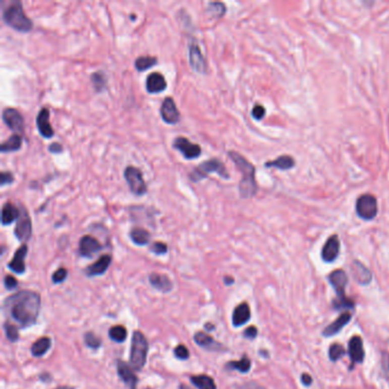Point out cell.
Segmentation results:
<instances>
[{
    "mask_svg": "<svg viewBox=\"0 0 389 389\" xmlns=\"http://www.w3.org/2000/svg\"><path fill=\"white\" fill-rule=\"evenodd\" d=\"M41 299L37 292L24 290L12 295L5 301V309L13 320L22 327H28L36 323Z\"/></svg>",
    "mask_w": 389,
    "mask_h": 389,
    "instance_id": "6da1fadb",
    "label": "cell"
},
{
    "mask_svg": "<svg viewBox=\"0 0 389 389\" xmlns=\"http://www.w3.org/2000/svg\"><path fill=\"white\" fill-rule=\"evenodd\" d=\"M227 154H229L230 159L237 165V168L242 173V179L239 185L240 196L242 199H250L252 196H255L258 191V185L255 177L256 169L253 167V164L235 151H230Z\"/></svg>",
    "mask_w": 389,
    "mask_h": 389,
    "instance_id": "7a4b0ae2",
    "label": "cell"
},
{
    "mask_svg": "<svg viewBox=\"0 0 389 389\" xmlns=\"http://www.w3.org/2000/svg\"><path fill=\"white\" fill-rule=\"evenodd\" d=\"M3 20L8 27L19 32H29L33 28V22L24 14L21 2L3 3Z\"/></svg>",
    "mask_w": 389,
    "mask_h": 389,
    "instance_id": "3957f363",
    "label": "cell"
},
{
    "mask_svg": "<svg viewBox=\"0 0 389 389\" xmlns=\"http://www.w3.org/2000/svg\"><path fill=\"white\" fill-rule=\"evenodd\" d=\"M329 282L334 288L337 298L332 301L335 309H344V308H354V301L348 299L345 289L348 283V276L345 270L336 269L329 275Z\"/></svg>",
    "mask_w": 389,
    "mask_h": 389,
    "instance_id": "277c9868",
    "label": "cell"
},
{
    "mask_svg": "<svg viewBox=\"0 0 389 389\" xmlns=\"http://www.w3.org/2000/svg\"><path fill=\"white\" fill-rule=\"evenodd\" d=\"M148 352L147 339L141 331H135L132 339V349H130V364L134 370L141 371L146 363Z\"/></svg>",
    "mask_w": 389,
    "mask_h": 389,
    "instance_id": "5b68a950",
    "label": "cell"
},
{
    "mask_svg": "<svg viewBox=\"0 0 389 389\" xmlns=\"http://www.w3.org/2000/svg\"><path fill=\"white\" fill-rule=\"evenodd\" d=\"M215 173L218 176H220L224 179H229L230 178V174L227 172V169L225 167V164L223 163V161L219 159H210L207 161H203L199 167L194 168L193 172L190 174V178L193 181L194 183H198L200 181H202L205 177L208 176L209 174Z\"/></svg>",
    "mask_w": 389,
    "mask_h": 389,
    "instance_id": "8992f818",
    "label": "cell"
},
{
    "mask_svg": "<svg viewBox=\"0 0 389 389\" xmlns=\"http://www.w3.org/2000/svg\"><path fill=\"white\" fill-rule=\"evenodd\" d=\"M356 212L362 219L372 220L378 215V202L372 194H363L356 201Z\"/></svg>",
    "mask_w": 389,
    "mask_h": 389,
    "instance_id": "52a82bcc",
    "label": "cell"
},
{
    "mask_svg": "<svg viewBox=\"0 0 389 389\" xmlns=\"http://www.w3.org/2000/svg\"><path fill=\"white\" fill-rule=\"evenodd\" d=\"M124 176L126 182L128 183L130 191H132L135 195L142 196L146 194L147 186L145 182H144L143 174L141 170L136 167H133V165H128V167L125 169Z\"/></svg>",
    "mask_w": 389,
    "mask_h": 389,
    "instance_id": "ba28073f",
    "label": "cell"
},
{
    "mask_svg": "<svg viewBox=\"0 0 389 389\" xmlns=\"http://www.w3.org/2000/svg\"><path fill=\"white\" fill-rule=\"evenodd\" d=\"M173 147L181 152L183 156L187 160L199 158L201 155V152H202L200 145L195 143H192L185 137H177L173 142Z\"/></svg>",
    "mask_w": 389,
    "mask_h": 389,
    "instance_id": "9c48e42d",
    "label": "cell"
},
{
    "mask_svg": "<svg viewBox=\"0 0 389 389\" xmlns=\"http://www.w3.org/2000/svg\"><path fill=\"white\" fill-rule=\"evenodd\" d=\"M14 234L17 240H20L21 242H25L31 238L32 234V223L31 218H30L28 211L25 209H22L19 219H17V224L15 226Z\"/></svg>",
    "mask_w": 389,
    "mask_h": 389,
    "instance_id": "30bf717a",
    "label": "cell"
},
{
    "mask_svg": "<svg viewBox=\"0 0 389 389\" xmlns=\"http://www.w3.org/2000/svg\"><path fill=\"white\" fill-rule=\"evenodd\" d=\"M189 61L191 69L198 73H207L208 65L205 58L201 51L200 47L195 42H191L189 46Z\"/></svg>",
    "mask_w": 389,
    "mask_h": 389,
    "instance_id": "8fae6325",
    "label": "cell"
},
{
    "mask_svg": "<svg viewBox=\"0 0 389 389\" xmlns=\"http://www.w3.org/2000/svg\"><path fill=\"white\" fill-rule=\"evenodd\" d=\"M3 121L8 128L13 132L23 133L24 132V118L21 113L13 107H6L3 111Z\"/></svg>",
    "mask_w": 389,
    "mask_h": 389,
    "instance_id": "7c38bea8",
    "label": "cell"
},
{
    "mask_svg": "<svg viewBox=\"0 0 389 389\" xmlns=\"http://www.w3.org/2000/svg\"><path fill=\"white\" fill-rule=\"evenodd\" d=\"M160 115L162 120L168 125H175L181 120V113H179L176 103L174 98L165 97L160 107Z\"/></svg>",
    "mask_w": 389,
    "mask_h": 389,
    "instance_id": "4fadbf2b",
    "label": "cell"
},
{
    "mask_svg": "<svg viewBox=\"0 0 389 389\" xmlns=\"http://www.w3.org/2000/svg\"><path fill=\"white\" fill-rule=\"evenodd\" d=\"M348 354L351 357V366L349 369H353L355 364H360L364 361V347H363V340L360 336H354L348 343Z\"/></svg>",
    "mask_w": 389,
    "mask_h": 389,
    "instance_id": "5bb4252c",
    "label": "cell"
},
{
    "mask_svg": "<svg viewBox=\"0 0 389 389\" xmlns=\"http://www.w3.org/2000/svg\"><path fill=\"white\" fill-rule=\"evenodd\" d=\"M340 252V241L338 235H331L322 248L321 257L325 263H332L337 259Z\"/></svg>",
    "mask_w": 389,
    "mask_h": 389,
    "instance_id": "9a60e30c",
    "label": "cell"
},
{
    "mask_svg": "<svg viewBox=\"0 0 389 389\" xmlns=\"http://www.w3.org/2000/svg\"><path fill=\"white\" fill-rule=\"evenodd\" d=\"M37 128L39 134L45 138H51L54 136V130L51 128V125L49 122V110L47 107H42L39 111L37 119H36Z\"/></svg>",
    "mask_w": 389,
    "mask_h": 389,
    "instance_id": "2e32d148",
    "label": "cell"
},
{
    "mask_svg": "<svg viewBox=\"0 0 389 389\" xmlns=\"http://www.w3.org/2000/svg\"><path fill=\"white\" fill-rule=\"evenodd\" d=\"M102 246L97 239H95L91 235H85L80 239L79 242V253L82 257L90 258L93 257L95 253H97Z\"/></svg>",
    "mask_w": 389,
    "mask_h": 389,
    "instance_id": "e0dca14e",
    "label": "cell"
},
{
    "mask_svg": "<svg viewBox=\"0 0 389 389\" xmlns=\"http://www.w3.org/2000/svg\"><path fill=\"white\" fill-rule=\"evenodd\" d=\"M351 270L354 280L358 284H361V286H369L371 281H372V273H371V270L358 260L353 261Z\"/></svg>",
    "mask_w": 389,
    "mask_h": 389,
    "instance_id": "ac0fdd59",
    "label": "cell"
},
{
    "mask_svg": "<svg viewBox=\"0 0 389 389\" xmlns=\"http://www.w3.org/2000/svg\"><path fill=\"white\" fill-rule=\"evenodd\" d=\"M117 370L118 375H119L122 381L128 386L129 389H137L138 379L128 364H126V363L122 361H118Z\"/></svg>",
    "mask_w": 389,
    "mask_h": 389,
    "instance_id": "d6986e66",
    "label": "cell"
},
{
    "mask_svg": "<svg viewBox=\"0 0 389 389\" xmlns=\"http://www.w3.org/2000/svg\"><path fill=\"white\" fill-rule=\"evenodd\" d=\"M167 88V81L160 72H153L146 78V90L150 94H158Z\"/></svg>",
    "mask_w": 389,
    "mask_h": 389,
    "instance_id": "ffe728a7",
    "label": "cell"
},
{
    "mask_svg": "<svg viewBox=\"0 0 389 389\" xmlns=\"http://www.w3.org/2000/svg\"><path fill=\"white\" fill-rule=\"evenodd\" d=\"M352 320V315L348 312L343 313L342 315H339V317L337 318L335 322H332L331 324L327 325L324 330H323L322 335L329 338V337L338 335L340 331H342L345 326H346L349 322Z\"/></svg>",
    "mask_w": 389,
    "mask_h": 389,
    "instance_id": "44dd1931",
    "label": "cell"
},
{
    "mask_svg": "<svg viewBox=\"0 0 389 389\" xmlns=\"http://www.w3.org/2000/svg\"><path fill=\"white\" fill-rule=\"evenodd\" d=\"M28 253V246L22 244V246L17 249L14 257L10 264H8V268L12 269L13 272L17 274H23L25 272V256Z\"/></svg>",
    "mask_w": 389,
    "mask_h": 389,
    "instance_id": "7402d4cb",
    "label": "cell"
},
{
    "mask_svg": "<svg viewBox=\"0 0 389 389\" xmlns=\"http://www.w3.org/2000/svg\"><path fill=\"white\" fill-rule=\"evenodd\" d=\"M110 265H111V256L103 255L98 258L97 261H95L94 264H91L86 268V274L88 275V276H98V275H102L105 273Z\"/></svg>",
    "mask_w": 389,
    "mask_h": 389,
    "instance_id": "603a6c76",
    "label": "cell"
},
{
    "mask_svg": "<svg viewBox=\"0 0 389 389\" xmlns=\"http://www.w3.org/2000/svg\"><path fill=\"white\" fill-rule=\"evenodd\" d=\"M194 342L198 346L207 349V351H220V349H224V347L219 343H217L211 336L205 335L203 332H196L194 336Z\"/></svg>",
    "mask_w": 389,
    "mask_h": 389,
    "instance_id": "cb8c5ba5",
    "label": "cell"
},
{
    "mask_svg": "<svg viewBox=\"0 0 389 389\" xmlns=\"http://www.w3.org/2000/svg\"><path fill=\"white\" fill-rule=\"evenodd\" d=\"M251 317L250 307L247 303L240 304L237 308L234 309L233 316H232V322H233L234 326H241L249 322Z\"/></svg>",
    "mask_w": 389,
    "mask_h": 389,
    "instance_id": "d4e9b609",
    "label": "cell"
},
{
    "mask_svg": "<svg viewBox=\"0 0 389 389\" xmlns=\"http://www.w3.org/2000/svg\"><path fill=\"white\" fill-rule=\"evenodd\" d=\"M20 213H21V210H19V208L8 201V202H6L3 205V210H2L3 225H10L14 220L19 219Z\"/></svg>",
    "mask_w": 389,
    "mask_h": 389,
    "instance_id": "484cf974",
    "label": "cell"
},
{
    "mask_svg": "<svg viewBox=\"0 0 389 389\" xmlns=\"http://www.w3.org/2000/svg\"><path fill=\"white\" fill-rule=\"evenodd\" d=\"M150 283L152 284L153 288H155L156 290H160L162 292H169L173 289V283L168 276H165L163 274L159 273H152L150 275Z\"/></svg>",
    "mask_w": 389,
    "mask_h": 389,
    "instance_id": "4316f807",
    "label": "cell"
},
{
    "mask_svg": "<svg viewBox=\"0 0 389 389\" xmlns=\"http://www.w3.org/2000/svg\"><path fill=\"white\" fill-rule=\"evenodd\" d=\"M296 165V161L290 155H282L280 158L275 159L273 161H267L265 163L266 168H277L281 170H288L294 168Z\"/></svg>",
    "mask_w": 389,
    "mask_h": 389,
    "instance_id": "83f0119b",
    "label": "cell"
},
{
    "mask_svg": "<svg viewBox=\"0 0 389 389\" xmlns=\"http://www.w3.org/2000/svg\"><path fill=\"white\" fill-rule=\"evenodd\" d=\"M129 237L132 239V241L135 244H137V246H146V244L150 242L151 234L148 233L146 230L141 229V227H135V229L130 231Z\"/></svg>",
    "mask_w": 389,
    "mask_h": 389,
    "instance_id": "f1b7e54d",
    "label": "cell"
},
{
    "mask_svg": "<svg viewBox=\"0 0 389 389\" xmlns=\"http://www.w3.org/2000/svg\"><path fill=\"white\" fill-rule=\"evenodd\" d=\"M22 143H23V138L20 135H13L5 142L2 143L0 145V151L2 153H8V152H15L19 151L22 147Z\"/></svg>",
    "mask_w": 389,
    "mask_h": 389,
    "instance_id": "f546056e",
    "label": "cell"
},
{
    "mask_svg": "<svg viewBox=\"0 0 389 389\" xmlns=\"http://www.w3.org/2000/svg\"><path fill=\"white\" fill-rule=\"evenodd\" d=\"M51 347V340L48 337H42V338L38 339L36 343L32 345L31 347V353L33 356L40 357L42 355L49 351V348Z\"/></svg>",
    "mask_w": 389,
    "mask_h": 389,
    "instance_id": "4dcf8cb0",
    "label": "cell"
},
{
    "mask_svg": "<svg viewBox=\"0 0 389 389\" xmlns=\"http://www.w3.org/2000/svg\"><path fill=\"white\" fill-rule=\"evenodd\" d=\"M191 382L199 389H217L213 379L205 374L193 375V377H191Z\"/></svg>",
    "mask_w": 389,
    "mask_h": 389,
    "instance_id": "1f68e13d",
    "label": "cell"
},
{
    "mask_svg": "<svg viewBox=\"0 0 389 389\" xmlns=\"http://www.w3.org/2000/svg\"><path fill=\"white\" fill-rule=\"evenodd\" d=\"M90 79H91V82H93L94 88L96 89L97 93H99V91H103L104 89L106 88L107 78H106L105 74H104V72H102V71L94 72L90 76Z\"/></svg>",
    "mask_w": 389,
    "mask_h": 389,
    "instance_id": "d6a6232c",
    "label": "cell"
},
{
    "mask_svg": "<svg viewBox=\"0 0 389 389\" xmlns=\"http://www.w3.org/2000/svg\"><path fill=\"white\" fill-rule=\"evenodd\" d=\"M156 62H158V59L154 58V56H141V58H138L135 61V68H136L139 72H142L154 67Z\"/></svg>",
    "mask_w": 389,
    "mask_h": 389,
    "instance_id": "836d02e7",
    "label": "cell"
},
{
    "mask_svg": "<svg viewBox=\"0 0 389 389\" xmlns=\"http://www.w3.org/2000/svg\"><path fill=\"white\" fill-rule=\"evenodd\" d=\"M226 368L230 369V370H238L242 373H247V372H249V370H250V368H251V362L248 357H243L242 360H240V361L230 362L229 364L226 365Z\"/></svg>",
    "mask_w": 389,
    "mask_h": 389,
    "instance_id": "e575fe53",
    "label": "cell"
},
{
    "mask_svg": "<svg viewBox=\"0 0 389 389\" xmlns=\"http://www.w3.org/2000/svg\"><path fill=\"white\" fill-rule=\"evenodd\" d=\"M108 336L112 340H115L117 343H122L125 342L127 338V330L125 326L122 325H116L113 326L108 331Z\"/></svg>",
    "mask_w": 389,
    "mask_h": 389,
    "instance_id": "d590c367",
    "label": "cell"
},
{
    "mask_svg": "<svg viewBox=\"0 0 389 389\" xmlns=\"http://www.w3.org/2000/svg\"><path fill=\"white\" fill-rule=\"evenodd\" d=\"M208 11L210 12L212 16H215L216 19H220V17L226 13V7L223 3L215 2V3H209L208 4Z\"/></svg>",
    "mask_w": 389,
    "mask_h": 389,
    "instance_id": "8d00e7d4",
    "label": "cell"
},
{
    "mask_svg": "<svg viewBox=\"0 0 389 389\" xmlns=\"http://www.w3.org/2000/svg\"><path fill=\"white\" fill-rule=\"evenodd\" d=\"M346 352H345V348L343 347V345L340 344H334L331 345L329 348V358L332 362H337L340 360Z\"/></svg>",
    "mask_w": 389,
    "mask_h": 389,
    "instance_id": "74e56055",
    "label": "cell"
},
{
    "mask_svg": "<svg viewBox=\"0 0 389 389\" xmlns=\"http://www.w3.org/2000/svg\"><path fill=\"white\" fill-rule=\"evenodd\" d=\"M4 329H5L6 337H7V339L10 340V342L15 343V342H17V340H19V338H20L19 330H17V327L15 325L11 324V323H5V326H4Z\"/></svg>",
    "mask_w": 389,
    "mask_h": 389,
    "instance_id": "f35d334b",
    "label": "cell"
},
{
    "mask_svg": "<svg viewBox=\"0 0 389 389\" xmlns=\"http://www.w3.org/2000/svg\"><path fill=\"white\" fill-rule=\"evenodd\" d=\"M85 343L87 346L93 349H97L100 345H102L100 339L95 334H93V332H87L85 335Z\"/></svg>",
    "mask_w": 389,
    "mask_h": 389,
    "instance_id": "ab89813d",
    "label": "cell"
},
{
    "mask_svg": "<svg viewBox=\"0 0 389 389\" xmlns=\"http://www.w3.org/2000/svg\"><path fill=\"white\" fill-rule=\"evenodd\" d=\"M381 370L384 379L389 382V353L382 352L381 354Z\"/></svg>",
    "mask_w": 389,
    "mask_h": 389,
    "instance_id": "60d3db41",
    "label": "cell"
},
{
    "mask_svg": "<svg viewBox=\"0 0 389 389\" xmlns=\"http://www.w3.org/2000/svg\"><path fill=\"white\" fill-rule=\"evenodd\" d=\"M174 353H175V356L183 361H185L190 357L189 349H187V347L184 346V345H178V346L174 349Z\"/></svg>",
    "mask_w": 389,
    "mask_h": 389,
    "instance_id": "b9f144b4",
    "label": "cell"
},
{
    "mask_svg": "<svg viewBox=\"0 0 389 389\" xmlns=\"http://www.w3.org/2000/svg\"><path fill=\"white\" fill-rule=\"evenodd\" d=\"M265 115H266V110L263 105H260V104H256V105L253 106L251 111V116L253 117V119L261 120L265 117Z\"/></svg>",
    "mask_w": 389,
    "mask_h": 389,
    "instance_id": "7bdbcfd3",
    "label": "cell"
},
{
    "mask_svg": "<svg viewBox=\"0 0 389 389\" xmlns=\"http://www.w3.org/2000/svg\"><path fill=\"white\" fill-rule=\"evenodd\" d=\"M168 250L167 244L163 242H154L151 246V251L154 252L155 255H164Z\"/></svg>",
    "mask_w": 389,
    "mask_h": 389,
    "instance_id": "ee69618b",
    "label": "cell"
},
{
    "mask_svg": "<svg viewBox=\"0 0 389 389\" xmlns=\"http://www.w3.org/2000/svg\"><path fill=\"white\" fill-rule=\"evenodd\" d=\"M68 276V270L65 268H59L53 274V282L54 283H62L65 281V279Z\"/></svg>",
    "mask_w": 389,
    "mask_h": 389,
    "instance_id": "f6af8a7d",
    "label": "cell"
},
{
    "mask_svg": "<svg viewBox=\"0 0 389 389\" xmlns=\"http://www.w3.org/2000/svg\"><path fill=\"white\" fill-rule=\"evenodd\" d=\"M13 181H14V176H13L12 173L2 172V174H0V185L2 186L11 184Z\"/></svg>",
    "mask_w": 389,
    "mask_h": 389,
    "instance_id": "bcb514c9",
    "label": "cell"
},
{
    "mask_svg": "<svg viewBox=\"0 0 389 389\" xmlns=\"http://www.w3.org/2000/svg\"><path fill=\"white\" fill-rule=\"evenodd\" d=\"M237 389H266V388L264 386H261V384H259L258 382L248 381V382H244L242 384H240Z\"/></svg>",
    "mask_w": 389,
    "mask_h": 389,
    "instance_id": "7dc6e473",
    "label": "cell"
},
{
    "mask_svg": "<svg viewBox=\"0 0 389 389\" xmlns=\"http://www.w3.org/2000/svg\"><path fill=\"white\" fill-rule=\"evenodd\" d=\"M4 282H5V287L7 289H14V288L17 287L16 279L14 276H12V275H7Z\"/></svg>",
    "mask_w": 389,
    "mask_h": 389,
    "instance_id": "c3c4849f",
    "label": "cell"
},
{
    "mask_svg": "<svg viewBox=\"0 0 389 389\" xmlns=\"http://www.w3.org/2000/svg\"><path fill=\"white\" fill-rule=\"evenodd\" d=\"M257 335H258V330H257L256 326H249L248 329L244 331V337H246L247 339H250V340L255 339Z\"/></svg>",
    "mask_w": 389,
    "mask_h": 389,
    "instance_id": "681fc988",
    "label": "cell"
},
{
    "mask_svg": "<svg viewBox=\"0 0 389 389\" xmlns=\"http://www.w3.org/2000/svg\"><path fill=\"white\" fill-rule=\"evenodd\" d=\"M48 151L53 153V154H60L63 152V146L60 143H53L48 146Z\"/></svg>",
    "mask_w": 389,
    "mask_h": 389,
    "instance_id": "f907efd6",
    "label": "cell"
},
{
    "mask_svg": "<svg viewBox=\"0 0 389 389\" xmlns=\"http://www.w3.org/2000/svg\"><path fill=\"white\" fill-rule=\"evenodd\" d=\"M301 383L306 387H309L313 383V379L308 373H303L301 374Z\"/></svg>",
    "mask_w": 389,
    "mask_h": 389,
    "instance_id": "816d5d0a",
    "label": "cell"
},
{
    "mask_svg": "<svg viewBox=\"0 0 389 389\" xmlns=\"http://www.w3.org/2000/svg\"><path fill=\"white\" fill-rule=\"evenodd\" d=\"M224 281H225L226 284H232V283H234V280H233V279H232V277H227V276L224 279Z\"/></svg>",
    "mask_w": 389,
    "mask_h": 389,
    "instance_id": "f5cc1de1",
    "label": "cell"
},
{
    "mask_svg": "<svg viewBox=\"0 0 389 389\" xmlns=\"http://www.w3.org/2000/svg\"><path fill=\"white\" fill-rule=\"evenodd\" d=\"M58 389H74L73 387H69V386H62V387H59Z\"/></svg>",
    "mask_w": 389,
    "mask_h": 389,
    "instance_id": "db71d44e",
    "label": "cell"
},
{
    "mask_svg": "<svg viewBox=\"0 0 389 389\" xmlns=\"http://www.w3.org/2000/svg\"><path fill=\"white\" fill-rule=\"evenodd\" d=\"M181 389H190V388L187 387V386H185V384H182V386H181Z\"/></svg>",
    "mask_w": 389,
    "mask_h": 389,
    "instance_id": "11a10c76",
    "label": "cell"
}]
</instances>
